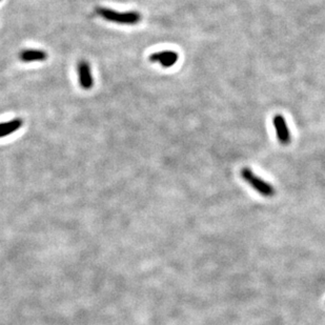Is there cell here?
<instances>
[{"label": "cell", "instance_id": "cell-1", "mask_svg": "<svg viewBox=\"0 0 325 325\" xmlns=\"http://www.w3.org/2000/svg\"><path fill=\"white\" fill-rule=\"evenodd\" d=\"M97 14L103 18L104 20L126 26H135L141 21V14L136 11L118 12L104 7H98L96 9Z\"/></svg>", "mask_w": 325, "mask_h": 325}, {"label": "cell", "instance_id": "cell-2", "mask_svg": "<svg viewBox=\"0 0 325 325\" xmlns=\"http://www.w3.org/2000/svg\"><path fill=\"white\" fill-rule=\"evenodd\" d=\"M240 174L242 179L244 180L249 186L253 187L256 192L260 194L261 196L267 198L275 196L276 191H275L274 186L271 183L266 182L265 180L260 178L258 175H256L249 167H243Z\"/></svg>", "mask_w": 325, "mask_h": 325}, {"label": "cell", "instance_id": "cell-3", "mask_svg": "<svg viewBox=\"0 0 325 325\" xmlns=\"http://www.w3.org/2000/svg\"><path fill=\"white\" fill-rule=\"evenodd\" d=\"M273 124L279 142L282 146H289L292 141V136L285 117L282 114H276L273 118Z\"/></svg>", "mask_w": 325, "mask_h": 325}, {"label": "cell", "instance_id": "cell-4", "mask_svg": "<svg viewBox=\"0 0 325 325\" xmlns=\"http://www.w3.org/2000/svg\"><path fill=\"white\" fill-rule=\"evenodd\" d=\"M78 79L81 89L89 91L94 86L91 65L86 60H81L78 64Z\"/></svg>", "mask_w": 325, "mask_h": 325}, {"label": "cell", "instance_id": "cell-5", "mask_svg": "<svg viewBox=\"0 0 325 325\" xmlns=\"http://www.w3.org/2000/svg\"><path fill=\"white\" fill-rule=\"evenodd\" d=\"M178 59H179L178 53L174 51H161L154 53L149 56V61L157 62V64H160L165 68L172 67L174 65H176Z\"/></svg>", "mask_w": 325, "mask_h": 325}, {"label": "cell", "instance_id": "cell-6", "mask_svg": "<svg viewBox=\"0 0 325 325\" xmlns=\"http://www.w3.org/2000/svg\"><path fill=\"white\" fill-rule=\"evenodd\" d=\"M19 59L22 62H40L48 59V54L43 49H27L19 53Z\"/></svg>", "mask_w": 325, "mask_h": 325}, {"label": "cell", "instance_id": "cell-7", "mask_svg": "<svg viewBox=\"0 0 325 325\" xmlns=\"http://www.w3.org/2000/svg\"><path fill=\"white\" fill-rule=\"evenodd\" d=\"M23 126V120L21 118H16V119L0 122V138H4V137L10 136L20 130Z\"/></svg>", "mask_w": 325, "mask_h": 325}, {"label": "cell", "instance_id": "cell-8", "mask_svg": "<svg viewBox=\"0 0 325 325\" xmlns=\"http://www.w3.org/2000/svg\"><path fill=\"white\" fill-rule=\"evenodd\" d=\"M0 1H1V0H0Z\"/></svg>", "mask_w": 325, "mask_h": 325}]
</instances>
